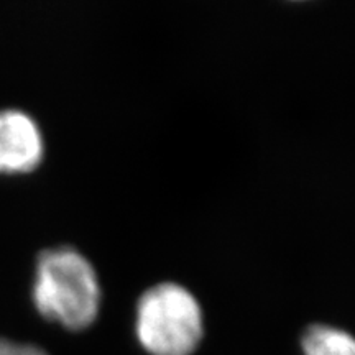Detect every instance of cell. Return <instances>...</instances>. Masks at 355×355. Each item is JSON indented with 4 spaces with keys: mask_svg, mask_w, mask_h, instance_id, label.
I'll list each match as a JSON object with an SVG mask.
<instances>
[{
    "mask_svg": "<svg viewBox=\"0 0 355 355\" xmlns=\"http://www.w3.org/2000/svg\"><path fill=\"white\" fill-rule=\"evenodd\" d=\"M135 332L148 354L191 355L202 340V309L184 286L162 283L139 300Z\"/></svg>",
    "mask_w": 355,
    "mask_h": 355,
    "instance_id": "2",
    "label": "cell"
},
{
    "mask_svg": "<svg viewBox=\"0 0 355 355\" xmlns=\"http://www.w3.org/2000/svg\"><path fill=\"white\" fill-rule=\"evenodd\" d=\"M304 355H355L354 337L343 329L316 324L301 337Z\"/></svg>",
    "mask_w": 355,
    "mask_h": 355,
    "instance_id": "4",
    "label": "cell"
},
{
    "mask_svg": "<svg viewBox=\"0 0 355 355\" xmlns=\"http://www.w3.org/2000/svg\"><path fill=\"white\" fill-rule=\"evenodd\" d=\"M43 157V137L32 117L20 110H0V173H26Z\"/></svg>",
    "mask_w": 355,
    "mask_h": 355,
    "instance_id": "3",
    "label": "cell"
},
{
    "mask_svg": "<svg viewBox=\"0 0 355 355\" xmlns=\"http://www.w3.org/2000/svg\"><path fill=\"white\" fill-rule=\"evenodd\" d=\"M0 355H48L43 349L32 344H19L0 339Z\"/></svg>",
    "mask_w": 355,
    "mask_h": 355,
    "instance_id": "5",
    "label": "cell"
},
{
    "mask_svg": "<svg viewBox=\"0 0 355 355\" xmlns=\"http://www.w3.org/2000/svg\"><path fill=\"white\" fill-rule=\"evenodd\" d=\"M33 303L48 321L69 331L87 329L101 308V286L94 266L74 248L43 252L35 273Z\"/></svg>",
    "mask_w": 355,
    "mask_h": 355,
    "instance_id": "1",
    "label": "cell"
}]
</instances>
